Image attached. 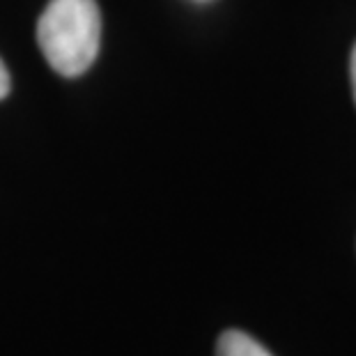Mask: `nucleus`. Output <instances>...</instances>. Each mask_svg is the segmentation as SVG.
Here are the masks:
<instances>
[{
    "label": "nucleus",
    "mask_w": 356,
    "mask_h": 356,
    "mask_svg": "<svg viewBox=\"0 0 356 356\" xmlns=\"http://www.w3.org/2000/svg\"><path fill=\"white\" fill-rule=\"evenodd\" d=\"M7 92H10V72H7L5 63L0 60V99L7 97Z\"/></svg>",
    "instance_id": "7ed1b4c3"
},
{
    "label": "nucleus",
    "mask_w": 356,
    "mask_h": 356,
    "mask_svg": "<svg viewBox=\"0 0 356 356\" xmlns=\"http://www.w3.org/2000/svg\"><path fill=\"white\" fill-rule=\"evenodd\" d=\"M216 356H274V354L264 345L257 343L253 336H248V333L239 329H228L218 338Z\"/></svg>",
    "instance_id": "f03ea898"
},
{
    "label": "nucleus",
    "mask_w": 356,
    "mask_h": 356,
    "mask_svg": "<svg viewBox=\"0 0 356 356\" xmlns=\"http://www.w3.org/2000/svg\"><path fill=\"white\" fill-rule=\"evenodd\" d=\"M350 79H352V90H354V99H356V47L352 51V60H350Z\"/></svg>",
    "instance_id": "20e7f679"
},
{
    "label": "nucleus",
    "mask_w": 356,
    "mask_h": 356,
    "mask_svg": "<svg viewBox=\"0 0 356 356\" xmlns=\"http://www.w3.org/2000/svg\"><path fill=\"white\" fill-rule=\"evenodd\" d=\"M37 42L53 72L81 76L92 67L102 44L97 0H51L37 24Z\"/></svg>",
    "instance_id": "f257e3e1"
}]
</instances>
